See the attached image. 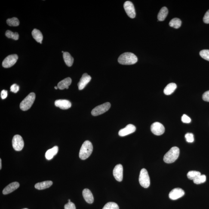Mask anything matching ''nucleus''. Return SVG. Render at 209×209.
I'll use <instances>...</instances> for the list:
<instances>
[{
  "label": "nucleus",
  "mask_w": 209,
  "mask_h": 209,
  "mask_svg": "<svg viewBox=\"0 0 209 209\" xmlns=\"http://www.w3.org/2000/svg\"><path fill=\"white\" fill-rule=\"evenodd\" d=\"M102 209H119L118 204L114 202L107 203Z\"/></svg>",
  "instance_id": "c756f323"
},
{
  "label": "nucleus",
  "mask_w": 209,
  "mask_h": 209,
  "mask_svg": "<svg viewBox=\"0 0 209 209\" xmlns=\"http://www.w3.org/2000/svg\"><path fill=\"white\" fill-rule=\"evenodd\" d=\"M55 105L57 107L63 110L68 109L72 106L71 102L66 100H56L55 102Z\"/></svg>",
  "instance_id": "2eb2a0df"
},
{
  "label": "nucleus",
  "mask_w": 209,
  "mask_h": 209,
  "mask_svg": "<svg viewBox=\"0 0 209 209\" xmlns=\"http://www.w3.org/2000/svg\"><path fill=\"white\" fill-rule=\"evenodd\" d=\"M52 184L53 182L52 181H45L36 184L35 187L38 190H43L50 187Z\"/></svg>",
  "instance_id": "aec40b11"
},
{
  "label": "nucleus",
  "mask_w": 209,
  "mask_h": 209,
  "mask_svg": "<svg viewBox=\"0 0 209 209\" xmlns=\"http://www.w3.org/2000/svg\"><path fill=\"white\" fill-rule=\"evenodd\" d=\"M124 10L127 15L131 18H134L136 16L135 10L133 3L130 1H127L124 3Z\"/></svg>",
  "instance_id": "9d476101"
},
{
  "label": "nucleus",
  "mask_w": 209,
  "mask_h": 209,
  "mask_svg": "<svg viewBox=\"0 0 209 209\" xmlns=\"http://www.w3.org/2000/svg\"><path fill=\"white\" fill-rule=\"evenodd\" d=\"M139 182L141 186L145 188L150 186V181L149 173L146 169L143 168L141 170L139 177Z\"/></svg>",
  "instance_id": "39448f33"
},
{
  "label": "nucleus",
  "mask_w": 209,
  "mask_h": 209,
  "mask_svg": "<svg viewBox=\"0 0 209 209\" xmlns=\"http://www.w3.org/2000/svg\"><path fill=\"white\" fill-rule=\"evenodd\" d=\"M136 130V127L134 125L131 124H128L125 128L121 129L119 130L118 135L123 137L134 133Z\"/></svg>",
  "instance_id": "ddd939ff"
},
{
  "label": "nucleus",
  "mask_w": 209,
  "mask_h": 209,
  "mask_svg": "<svg viewBox=\"0 0 209 209\" xmlns=\"http://www.w3.org/2000/svg\"><path fill=\"white\" fill-rule=\"evenodd\" d=\"M6 36L7 38H12L14 40H17L19 39V35L17 32H13L10 30H7L6 32Z\"/></svg>",
  "instance_id": "a878e982"
},
{
  "label": "nucleus",
  "mask_w": 209,
  "mask_h": 209,
  "mask_svg": "<svg viewBox=\"0 0 209 209\" xmlns=\"http://www.w3.org/2000/svg\"><path fill=\"white\" fill-rule=\"evenodd\" d=\"M68 201H69V202H70V201H71V200H70V199H68Z\"/></svg>",
  "instance_id": "a19ab883"
},
{
  "label": "nucleus",
  "mask_w": 209,
  "mask_h": 209,
  "mask_svg": "<svg viewBox=\"0 0 209 209\" xmlns=\"http://www.w3.org/2000/svg\"><path fill=\"white\" fill-rule=\"evenodd\" d=\"M64 209H76L75 204L72 202H69L65 204Z\"/></svg>",
  "instance_id": "72a5a7b5"
},
{
  "label": "nucleus",
  "mask_w": 209,
  "mask_h": 209,
  "mask_svg": "<svg viewBox=\"0 0 209 209\" xmlns=\"http://www.w3.org/2000/svg\"><path fill=\"white\" fill-rule=\"evenodd\" d=\"M184 194L185 192L183 189L179 188H175L170 191L169 197L172 200H176L181 198Z\"/></svg>",
  "instance_id": "9b49d317"
},
{
  "label": "nucleus",
  "mask_w": 209,
  "mask_h": 209,
  "mask_svg": "<svg viewBox=\"0 0 209 209\" xmlns=\"http://www.w3.org/2000/svg\"><path fill=\"white\" fill-rule=\"evenodd\" d=\"M202 98L205 101L209 102V90L206 91L203 95Z\"/></svg>",
  "instance_id": "c9c22d12"
},
{
  "label": "nucleus",
  "mask_w": 209,
  "mask_h": 209,
  "mask_svg": "<svg viewBox=\"0 0 209 209\" xmlns=\"http://www.w3.org/2000/svg\"><path fill=\"white\" fill-rule=\"evenodd\" d=\"M19 89H20V87L19 86L16 84H13L10 88L11 91L14 93H17L19 90Z\"/></svg>",
  "instance_id": "f704fd0d"
},
{
  "label": "nucleus",
  "mask_w": 209,
  "mask_h": 209,
  "mask_svg": "<svg viewBox=\"0 0 209 209\" xmlns=\"http://www.w3.org/2000/svg\"><path fill=\"white\" fill-rule=\"evenodd\" d=\"M182 24V21L180 19L178 18H174L170 21L169 25L172 27L176 29H178L180 27Z\"/></svg>",
  "instance_id": "393cba45"
},
{
  "label": "nucleus",
  "mask_w": 209,
  "mask_h": 209,
  "mask_svg": "<svg viewBox=\"0 0 209 209\" xmlns=\"http://www.w3.org/2000/svg\"><path fill=\"white\" fill-rule=\"evenodd\" d=\"M110 103L109 102H106L95 107L91 111V114L94 116L102 114L107 112L110 109Z\"/></svg>",
  "instance_id": "423d86ee"
},
{
  "label": "nucleus",
  "mask_w": 209,
  "mask_h": 209,
  "mask_svg": "<svg viewBox=\"0 0 209 209\" xmlns=\"http://www.w3.org/2000/svg\"><path fill=\"white\" fill-rule=\"evenodd\" d=\"M118 61L121 64L132 65L137 63V58L132 53L126 52L119 56Z\"/></svg>",
  "instance_id": "f257e3e1"
},
{
  "label": "nucleus",
  "mask_w": 209,
  "mask_h": 209,
  "mask_svg": "<svg viewBox=\"0 0 209 209\" xmlns=\"http://www.w3.org/2000/svg\"><path fill=\"white\" fill-rule=\"evenodd\" d=\"M12 145L14 150L16 151H21L24 146V143L21 136L19 135H15L13 137Z\"/></svg>",
  "instance_id": "0eeeda50"
},
{
  "label": "nucleus",
  "mask_w": 209,
  "mask_h": 209,
  "mask_svg": "<svg viewBox=\"0 0 209 209\" xmlns=\"http://www.w3.org/2000/svg\"><path fill=\"white\" fill-rule=\"evenodd\" d=\"M55 88L56 90H57L58 88L57 87H55Z\"/></svg>",
  "instance_id": "ea45409f"
},
{
  "label": "nucleus",
  "mask_w": 209,
  "mask_h": 209,
  "mask_svg": "<svg viewBox=\"0 0 209 209\" xmlns=\"http://www.w3.org/2000/svg\"><path fill=\"white\" fill-rule=\"evenodd\" d=\"M200 56L203 59L209 61V50H201L199 52Z\"/></svg>",
  "instance_id": "7c9ffc66"
},
{
  "label": "nucleus",
  "mask_w": 209,
  "mask_h": 209,
  "mask_svg": "<svg viewBox=\"0 0 209 209\" xmlns=\"http://www.w3.org/2000/svg\"><path fill=\"white\" fill-rule=\"evenodd\" d=\"M93 146L92 143L89 141H86L81 146L79 153V157L81 159H87L91 155L93 152Z\"/></svg>",
  "instance_id": "f03ea898"
},
{
  "label": "nucleus",
  "mask_w": 209,
  "mask_h": 209,
  "mask_svg": "<svg viewBox=\"0 0 209 209\" xmlns=\"http://www.w3.org/2000/svg\"><path fill=\"white\" fill-rule=\"evenodd\" d=\"M181 121L182 122L185 123H189L191 122V120L189 116L186 114L182 115L181 118Z\"/></svg>",
  "instance_id": "473e14b6"
},
{
  "label": "nucleus",
  "mask_w": 209,
  "mask_h": 209,
  "mask_svg": "<svg viewBox=\"0 0 209 209\" xmlns=\"http://www.w3.org/2000/svg\"><path fill=\"white\" fill-rule=\"evenodd\" d=\"M19 186H20V184L18 182H12L4 188L3 190L2 193L4 195H6L11 193L13 191L17 189Z\"/></svg>",
  "instance_id": "dca6fc26"
},
{
  "label": "nucleus",
  "mask_w": 209,
  "mask_h": 209,
  "mask_svg": "<svg viewBox=\"0 0 209 209\" xmlns=\"http://www.w3.org/2000/svg\"><path fill=\"white\" fill-rule=\"evenodd\" d=\"M72 80L70 78H65L63 80L60 81L57 84V87L59 89L61 90H64L66 88L68 89L69 87L72 83Z\"/></svg>",
  "instance_id": "a211bd4d"
},
{
  "label": "nucleus",
  "mask_w": 209,
  "mask_h": 209,
  "mask_svg": "<svg viewBox=\"0 0 209 209\" xmlns=\"http://www.w3.org/2000/svg\"><path fill=\"white\" fill-rule=\"evenodd\" d=\"M193 180L194 183L195 184H201L204 183L206 181V176L204 175H201Z\"/></svg>",
  "instance_id": "c85d7f7f"
},
{
  "label": "nucleus",
  "mask_w": 209,
  "mask_h": 209,
  "mask_svg": "<svg viewBox=\"0 0 209 209\" xmlns=\"http://www.w3.org/2000/svg\"><path fill=\"white\" fill-rule=\"evenodd\" d=\"M180 150L177 147H172L164 155V161L167 164L175 162L179 157Z\"/></svg>",
  "instance_id": "7ed1b4c3"
},
{
  "label": "nucleus",
  "mask_w": 209,
  "mask_h": 209,
  "mask_svg": "<svg viewBox=\"0 0 209 209\" xmlns=\"http://www.w3.org/2000/svg\"><path fill=\"white\" fill-rule=\"evenodd\" d=\"M18 58V56L16 54L11 55L7 56L2 62L3 67L6 68L11 67L15 64Z\"/></svg>",
  "instance_id": "6e6552de"
},
{
  "label": "nucleus",
  "mask_w": 209,
  "mask_h": 209,
  "mask_svg": "<svg viewBox=\"0 0 209 209\" xmlns=\"http://www.w3.org/2000/svg\"><path fill=\"white\" fill-rule=\"evenodd\" d=\"M91 79V77L87 73H84L80 80L78 85L79 90H82L85 88L87 84L90 82Z\"/></svg>",
  "instance_id": "4468645a"
},
{
  "label": "nucleus",
  "mask_w": 209,
  "mask_h": 209,
  "mask_svg": "<svg viewBox=\"0 0 209 209\" xmlns=\"http://www.w3.org/2000/svg\"><path fill=\"white\" fill-rule=\"evenodd\" d=\"M32 35L33 38L37 42L42 44L43 36L41 31L37 29H34L32 32Z\"/></svg>",
  "instance_id": "412c9836"
},
{
  "label": "nucleus",
  "mask_w": 209,
  "mask_h": 209,
  "mask_svg": "<svg viewBox=\"0 0 209 209\" xmlns=\"http://www.w3.org/2000/svg\"><path fill=\"white\" fill-rule=\"evenodd\" d=\"M123 168L121 164H117L113 170V175L115 179L118 182H121L123 179Z\"/></svg>",
  "instance_id": "f8f14e48"
},
{
  "label": "nucleus",
  "mask_w": 209,
  "mask_h": 209,
  "mask_svg": "<svg viewBox=\"0 0 209 209\" xmlns=\"http://www.w3.org/2000/svg\"><path fill=\"white\" fill-rule=\"evenodd\" d=\"M199 172L196 171H190L188 172L187 174L188 178L191 180H194L199 176L201 175Z\"/></svg>",
  "instance_id": "cd10ccee"
},
{
  "label": "nucleus",
  "mask_w": 209,
  "mask_h": 209,
  "mask_svg": "<svg viewBox=\"0 0 209 209\" xmlns=\"http://www.w3.org/2000/svg\"><path fill=\"white\" fill-rule=\"evenodd\" d=\"M7 23L8 25L11 26H17L20 24V22L18 19L16 17H14L12 18L7 19Z\"/></svg>",
  "instance_id": "bb28decb"
},
{
  "label": "nucleus",
  "mask_w": 209,
  "mask_h": 209,
  "mask_svg": "<svg viewBox=\"0 0 209 209\" xmlns=\"http://www.w3.org/2000/svg\"><path fill=\"white\" fill-rule=\"evenodd\" d=\"M83 195L84 200L88 203H93L94 198L91 191L88 189H85L83 191Z\"/></svg>",
  "instance_id": "f3484780"
},
{
  "label": "nucleus",
  "mask_w": 209,
  "mask_h": 209,
  "mask_svg": "<svg viewBox=\"0 0 209 209\" xmlns=\"http://www.w3.org/2000/svg\"><path fill=\"white\" fill-rule=\"evenodd\" d=\"M177 86L175 83H170L167 85L164 90V93L166 95L172 94L177 88Z\"/></svg>",
  "instance_id": "4be33fe9"
},
{
  "label": "nucleus",
  "mask_w": 209,
  "mask_h": 209,
  "mask_svg": "<svg viewBox=\"0 0 209 209\" xmlns=\"http://www.w3.org/2000/svg\"><path fill=\"white\" fill-rule=\"evenodd\" d=\"M1 97L2 99L6 98L7 97V91L6 90H3L1 92Z\"/></svg>",
  "instance_id": "4c0bfd02"
},
{
  "label": "nucleus",
  "mask_w": 209,
  "mask_h": 209,
  "mask_svg": "<svg viewBox=\"0 0 209 209\" xmlns=\"http://www.w3.org/2000/svg\"><path fill=\"white\" fill-rule=\"evenodd\" d=\"M185 138H186V141L188 143H192L194 141V135L192 133H187L185 136Z\"/></svg>",
  "instance_id": "2f4dec72"
},
{
  "label": "nucleus",
  "mask_w": 209,
  "mask_h": 209,
  "mask_svg": "<svg viewBox=\"0 0 209 209\" xmlns=\"http://www.w3.org/2000/svg\"><path fill=\"white\" fill-rule=\"evenodd\" d=\"M203 21L206 24L209 23V10L207 12L203 17Z\"/></svg>",
  "instance_id": "e433bc0d"
},
{
  "label": "nucleus",
  "mask_w": 209,
  "mask_h": 209,
  "mask_svg": "<svg viewBox=\"0 0 209 209\" xmlns=\"http://www.w3.org/2000/svg\"><path fill=\"white\" fill-rule=\"evenodd\" d=\"M151 130L153 134L157 136H160L164 132V127L162 124L158 122H155L151 125Z\"/></svg>",
  "instance_id": "1a4fd4ad"
},
{
  "label": "nucleus",
  "mask_w": 209,
  "mask_h": 209,
  "mask_svg": "<svg viewBox=\"0 0 209 209\" xmlns=\"http://www.w3.org/2000/svg\"><path fill=\"white\" fill-rule=\"evenodd\" d=\"M1 162H2V160H1V159H0V169H1V168H2V163H1Z\"/></svg>",
  "instance_id": "58836bf2"
},
{
  "label": "nucleus",
  "mask_w": 209,
  "mask_h": 209,
  "mask_svg": "<svg viewBox=\"0 0 209 209\" xmlns=\"http://www.w3.org/2000/svg\"><path fill=\"white\" fill-rule=\"evenodd\" d=\"M27 209V208H24V209Z\"/></svg>",
  "instance_id": "79ce46f5"
},
{
  "label": "nucleus",
  "mask_w": 209,
  "mask_h": 209,
  "mask_svg": "<svg viewBox=\"0 0 209 209\" xmlns=\"http://www.w3.org/2000/svg\"><path fill=\"white\" fill-rule=\"evenodd\" d=\"M64 60L68 66L71 67L73 64L74 59L68 52H64L63 54Z\"/></svg>",
  "instance_id": "5701e85b"
},
{
  "label": "nucleus",
  "mask_w": 209,
  "mask_h": 209,
  "mask_svg": "<svg viewBox=\"0 0 209 209\" xmlns=\"http://www.w3.org/2000/svg\"><path fill=\"white\" fill-rule=\"evenodd\" d=\"M35 93H31L28 95L20 103V109L23 111H26L30 109L35 101Z\"/></svg>",
  "instance_id": "20e7f679"
},
{
  "label": "nucleus",
  "mask_w": 209,
  "mask_h": 209,
  "mask_svg": "<svg viewBox=\"0 0 209 209\" xmlns=\"http://www.w3.org/2000/svg\"><path fill=\"white\" fill-rule=\"evenodd\" d=\"M58 152V147L55 146L51 149H48L47 151L45 154L46 158L48 160L52 159L54 156H55Z\"/></svg>",
  "instance_id": "6ab92c4d"
},
{
  "label": "nucleus",
  "mask_w": 209,
  "mask_h": 209,
  "mask_svg": "<svg viewBox=\"0 0 209 209\" xmlns=\"http://www.w3.org/2000/svg\"><path fill=\"white\" fill-rule=\"evenodd\" d=\"M168 14V10L166 7H163L158 13V19L159 21H164Z\"/></svg>",
  "instance_id": "b1692460"
}]
</instances>
